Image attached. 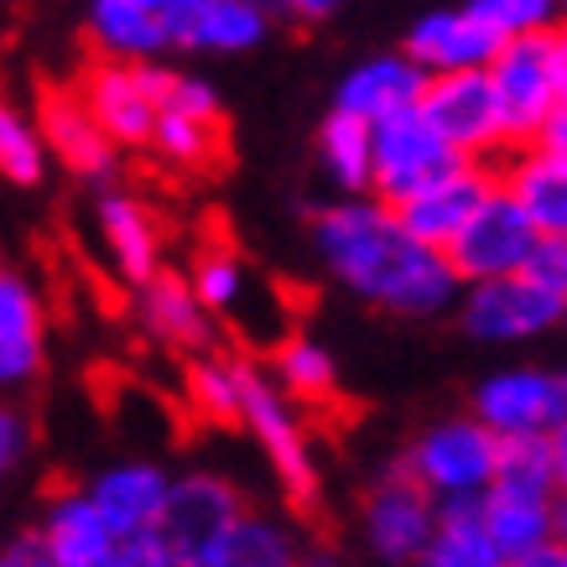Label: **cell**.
I'll return each instance as SVG.
<instances>
[{
	"label": "cell",
	"mask_w": 567,
	"mask_h": 567,
	"mask_svg": "<svg viewBox=\"0 0 567 567\" xmlns=\"http://www.w3.org/2000/svg\"><path fill=\"white\" fill-rule=\"evenodd\" d=\"M505 567H563V542H547V547H536V551H520V557H511Z\"/></svg>",
	"instance_id": "cell-44"
},
{
	"label": "cell",
	"mask_w": 567,
	"mask_h": 567,
	"mask_svg": "<svg viewBox=\"0 0 567 567\" xmlns=\"http://www.w3.org/2000/svg\"><path fill=\"white\" fill-rule=\"evenodd\" d=\"M141 292V323L156 344L177 349V354H204L214 349V312L198 302V292L188 287V276L177 271H156L136 287Z\"/></svg>",
	"instance_id": "cell-16"
},
{
	"label": "cell",
	"mask_w": 567,
	"mask_h": 567,
	"mask_svg": "<svg viewBox=\"0 0 567 567\" xmlns=\"http://www.w3.org/2000/svg\"><path fill=\"white\" fill-rule=\"evenodd\" d=\"M162 110H183V115H204V121H224V115H219V94H214V89H208L204 79H188V73H173V79H167Z\"/></svg>",
	"instance_id": "cell-38"
},
{
	"label": "cell",
	"mask_w": 567,
	"mask_h": 567,
	"mask_svg": "<svg viewBox=\"0 0 567 567\" xmlns=\"http://www.w3.org/2000/svg\"><path fill=\"white\" fill-rule=\"evenodd\" d=\"M297 567H344V563H339L333 551H312V557H302V563H297Z\"/></svg>",
	"instance_id": "cell-47"
},
{
	"label": "cell",
	"mask_w": 567,
	"mask_h": 567,
	"mask_svg": "<svg viewBox=\"0 0 567 567\" xmlns=\"http://www.w3.org/2000/svg\"><path fill=\"white\" fill-rule=\"evenodd\" d=\"M532 240H536V224L520 214V204L499 188V177H495V188L480 198V208H474L464 219V229L447 240L443 256H447V266H453V276H458L464 287H474V281H489V276L520 271Z\"/></svg>",
	"instance_id": "cell-6"
},
{
	"label": "cell",
	"mask_w": 567,
	"mask_h": 567,
	"mask_svg": "<svg viewBox=\"0 0 567 567\" xmlns=\"http://www.w3.org/2000/svg\"><path fill=\"white\" fill-rule=\"evenodd\" d=\"M520 276H532L542 292L567 297V229H536L532 250L520 260Z\"/></svg>",
	"instance_id": "cell-36"
},
{
	"label": "cell",
	"mask_w": 567,
	"mask_h": 567,
	"mask_svg": "<svg viewBox=\"0 0 567 567\" xmlns=\"http://www.w3.org/2000/svg\"><path fill=\"white\" fill-rule=\"evenodd\" d=\"M489 89H495L499 121H505V141L526 146L536 136V125L551 115V73H547V37L526 32V37H505L495 48V58L484 63Z\"/></svg>",
	"instance_id": "cell-8"
},
{
	"label": "cell",
	"mask_w": 567,
	"mask_h": 567,
	"mask_svg": "<svg viewBox=\"0 0 567 567\" xmlns=\"http://www.w3.org/2000/svg\"><path fill=\"white\" fill-rule=\"evenodd\" d=\"M271 380L287 395H297L302 406H339V364L328 349H318L312 339H297L287 333L281 344L271 349Z\"/></svg>",
	"instance_id": "cell-28"
},
{
	"label": "cell",
	"mask_w": 567,
	"mask_h": 567,
	"mask_svg": "<svg viewBox=\"0 0 567 567\" xmlns=\"http://www.w3.org/2000/svg\"><path fill=\"white\" fill-rule=\"evenodd\" d=\"M557 536H567V495H563V505H557Z\"/></svg>",
	"instance_id": "cell-50"
},
{
	"label": "cell",
	"mask_w": 567,
	"mask_h": 567,
	"mask_svg": "<svg viewBox=\"0 0 567 567\" xmlns=\"http://www.w3.org/2000/svg\"><path fill=\"white\" fill-rule=\"evenodd\" d=\"M245 516L240 489L219 474H183L167 480L162 511H156L152 532L167 547L173 567H204V557L219 547V536Z\"/></svg>",
	"instance_id": "cell-5"
},
{
	"label": "cell",
	"mask_w": 567,
	"mask_h": 567,
	"mask_svg": "<svg viewBox=\"0 0 567 567\" xmlns=\"http://www.w3.org/2000/svg\"><path fill=\"white\" fill-rule=\"evenodd\" d=\"M505 167H495L499 188L520 204V214L536 224V229H567V162H557L542 146H505L495 156Z\"/></svg>",
	"instance_id": "cell-19"
},
{
	"label": "cell",
	"mask_w": 567,
	"mask_h": 567,
	"mask_svg": "<svg viewBox=\"0 0 567 567\" xmlns=\"http://www.w3.org/2000/svg\"><path fill=\"white\" fill-rule=\"evenodd\" d=\"M17 547H21V557H27V567H52L48 557L37 551V542H32V536H27V542H17Z\"/></svg>",
	"instance_id": "cell-46"
},
{
	"label": "cell",
	"mask_w": 567,
	"mask_h": 567,
	"mask_svg": "<svg viewBox=\"0 0 567 567\" xmlns=\"http://www.w3.org/2000/svg\"><path fill=\"white\" fill-rule=\"evenodd\" d=\"M48 364V308L32 276L0 266V395L32 385Z\"/></svg>",
	"instance_id": "cell-13"
},
{
	"label": "cell",
	"mask_w": 567,
	"mask_h": 567,
	"mask_svg": "<svg viewBox=\"0 0 567 567\" xmlns=\"http://www.w3.org/2000/svg\"><path fill=\"white\" fill-rule=\"evenodd\" d=\"M312 240L328 271L344 281L349 292L375 302L401 318H432L453 308L464 281L453 276L443 250H427L395 224L391 204L380 198H349L339 208H323L312 219Z\"/></svg>",
	"instance_id": "cell-1"
},
{
	"label": "cell",
	"mask_w": 567,
	"mask_h": 567,
	"mask_svg": "<svg viewBox=\"0 0 567 567\" xmlns=\"http://www.w3.org/2000/svg\"><path fill=\"white\" fill-rule=\"evenodd\" d=\"M27 453H32V422L21 406H11L6 395H0V480L11 474V468L27 464Z\"/></svg>",
	"instance_id": "cell-37"
},
{
	"label": "cell",
	"mask_w": 567,
	"mask_h": 567,
	"mask_svg": "<svg viewBox=\"0 0 567 567\" xmlns=\"http://www.w3.org/2000/svg\"><path fill=\"white\" fill-rule=\"evenodd\" d=\"M271 32V17L256 0H188L177 17V48L204 52H245Z\"/></svg>",
	"instance_id": "cell-25"
},
{
	"label": "cell",
	"mask_w": 567,
	"mask_h": 567,
	"mask_svg": "<svg viewBox=\"0 0 567 567\" xmlns=\"http://www.w3.org/2000/svg\"><path fill=\"white\" fill-rule=\"evenodd\" d=\"M416 115H422L453 152H464L468 162H489V167H495V156L511 146V141H505V121H499L495 89H489V73L484 69L427 73L422 100H416Z\"/></svg>",
	"instance_id": "cell-4"
},
{
	"label": "cell",
	"mask_w": 567,
	"mask_h": 567,
	"mask_svg": "<svg viewBox=\"0 0 567 567\" xmlns=\"http://www.w3.org/2000/svg\"><path fill=\"white\" fill-rule=\"evenodd\" d=\"M297 563H302V551H297L292 532L271 516H256V511H245L219 536V547L204 557V567H297Z\"/></svg>",
	"instance_id": "cell-27"
},
{
	"label": "cell",
	"mask_w": 567,
	"mask_h": 567,
	"mask_svg": "<svg viewBox=\"0 0 567 567\" xmlns=\"http://www.w3.org/2000/svg\"><path fill=\"white\" fill-rule=\"evenodd\" d=\"M422 84H427V69H416L406 52H391V58H370L339 84V100L333 110H349L360 121H391L401 110H416L422 100Z\"/></svg>",
	"instance_id": "cell-20"
},
{
	"label": "cell",
	"mask_w": 567,
	"mask_h": 567,
	"mask_svg": "<svg viewBox=\"0 0 567 567\" xmlns=\"http://www.w3.org/2000/svg\"><path fill=\"white\" fill-rule=\"evenodd\" d=\"M79 100L89 104V115L100 121V131L115 146H146L152 141V121H156V100L141 84L136 63H121V58H94L84 73H79Z\"/></svg>",
	"instance_id": "cell-15"
},
{
	"label": "cell",
	"mask_w": 567,
	"mask_h": 567,
	"mask_svg": "<svg viewBox=\"0 0 567 567\" xmlns=\"http://www.w3.org/2000/svg\"><path fill=\"white\" fill-rule=\"evenodd\" d=\"M480 520L489 532V542L505 551V563L520 557V551L557 542V499H526V495H505V489H484Z\"/></svg>",
	"instance_id": "cell-26"
},
{
	"label": "cell",
	"mask_w": 567,
	"mask_h": 567,
	"mask_svg": "<svg viewBox=\"0 0 567 567\" xmlns=\"http://www.w3.org/2000/svg\"><path fill=\"white\" fill-rule=\"evenodd\" d=\"M136 6H146V11H156V17L173 27V42H177V17L188 11V0H136Z\"/></svg>",
	"instance_id": "cell-45"
},
{
	"label": "cell",
	"mask_w": 567,
	"mask_h": 567,
	"mask_svg": "<svg viewBox=\"0 0 567 567\" xmlns=\"http://www.w3.org/2000/svg\"><path fill=\"white\" fill-rule=\"evenodd\" d=\"M468 11L495 37H526L547 32L551 21L563 17V0H468Z\"/></svg>",
	"instance_id": "cell-35"
},
{
	"label": "cell",
	"mask_w": 567,
	"mask_h": 567,
	"mask_svg": "<svg viewBox=\"0 0 567 567\" xmlns=\"http://www.w3.org/2000/svg\"><path fill=\"white\" fill-rule=\"evenodd\" d=\"M532 146H542V152H551L557 162H567V104H551V115L536 125Z\"/></svg>",
	"instance_id": "cell-41"
},
{
	"label": "cell",
	"mask_w": 567,
	"mask_h": 567,
	"mask_svg": "<svg viewBox=\"0 0 567 567\" xmlns=\"http://www.w3.org/2000/svg\"><path fill=\"white\" fill-rule=\"evenodd\" d=\"M0 567H27V557H21V547H11V551H0Z\"/></svg>",
	"instance_id": "cell-49"
},
{
	"label": "cell",
	"mask_w": 567,
	"mask_h": 567,
	"mask_svg": "<svg viewBox=\"0 0 567 567\" xmlns=\"http://www.w3.org/2000/svg\"><path fill=\"white\" fill-rule=\"evenodd\" d=\"M563 318H567V297H563Z\"/></svg>",
	"instance_id": "cell-52"
},
{
	"label": "cell",
	"mask_w": 567,
	"mask_h": 567,
	"mask_svg": "<svg viewBox=\"0 0 567 567\" xmlns=\"http://www.w3.org/2000/svg\"><path fill=\"white\" fill-rule=\"evenodd\" d=\"M89 42L100 48V58H121V63L162 58L167 48H177L173 27L136 0H89Z\"/></svg>",
	"instance_id": "cell-24"
},
{
	"label": "cell",
	"mask_w": 567,
	"mask_h": 567,
	"mask_svg": "<svg viewBox=\"0 0 567 567\" xmlns=\"http://www.w3.org/2000/svg\"><path fill=\"white\" fill-rule=\"evenodd\" d=\"M416 567H505V551L480 520V495L432 499V536L416 551Z\"/></svg>",
	"instance_id": "cell-21"
},
{
	"label": "cell",
	"mask_w": 567,
	"mask_h": 567,
	"mask_svg": "<svg viewBox=\"0 0 567 567\" xmlns=\"http://www.w3.org/2000/svg\"><path fill=\"white\" fill-rule=\"evenodd\" d=\"M563 11H567V0H563Z\"/></svg>",
	"instance_id": "cell-53"
},
{
	"label": "cell",
	"mask_w": 567,
	"mask_h": 567,
	"mask_svg": "<svg viewBox=\"0 0 567 567\" xmlns=\"http://www.w3.org/2000/svg\"><path fill=\"white\" fill-rule=\"evenodd\" d=\"M84 495L115 536L152 532L156 511H162V495H167V474L136 458V464H115V468H104V474H94Z\"/></svg>",
	"instance_id": "cell-22"
},
{
	"label": "cell",
	"mask_w": 567,
	"mask_h": 567,
	"mask_svg": "<svg viewBox=\"0 0 567 567\" xmlns=\"http://www.w3.org/2000/svg\"><path fill=\"white\" fill-rule=\"evenodd\" d=\"M464 162L468 156L453 152L416 110H401L391 121L370 125V198H380L391 208L401 198L422 193L427 183H437V177L458 173Z\"/></svg>",
	"instance_id": "cell-3"
},
{
	"label": "cell",
	"mask_w": 567,
	"mask_h": 567,
	"mask_svg": "<svg viewBox=\"0 0 567 567\" xmlns=\"http://www.w3.org/2000/svg\"><path fill=\"white\" fill-rule=\"evenodd\" d=\"M563 567H567V542H563Z\"/></svg>",
	"instance_id": "cell-51"
},
{
	"label": "cell",
	"mask_w": 567,
	"mask_h": 567,
	"mask_svg": "<svg viewBox=\"0 0 567 567\" xmlns=\"http://www.w3.org/2000/svg\"><path fill=\"white\" fill-rule=\"evenodd\" d=\"M489 188H495V167L489 162H464L458 173H447L437 183H427L422 193H412V198H401L391 214L412 240H422L427 250H447V240L464 229V219L480 208V198Z\"/></svg>",
	"instance_id": "cell-14"
},
{
	"label": "cell",
	"mask_w": 567,
	"mask_h": 567,
	"mask_svg": "<svg viewBox=\"0 0 567 567\" xmlns=\"http://www.w3.org/2000/svg\"><path fill=\"white\" fill-rule=\"evenodd\" d=\"M547 73H551V94H557V104H567V11L557 21H551L547 32Z\"/></svg>",
	"instance_id": "cell-40"
},
{
	"label": "cell",
	"mask_w": 567,
	"mask_h": 567,
	"mask_svg": "<svg viewBox=\"0 0 567 567\" xmlns=\"http://www.w3.org/2000/svg\"><path fill=\"white\" fill-rule=\"evenodd\" d=\"M563 323V297L542 292L532 276H489L464 297V328L484 344H520Z\"/></svg>",
	"instance_id": "cell-9"
},
{
	"label": "cell",
	"mask_w": 567,
	"mask_h": 567,
	"mask_svg": "<svg viewBox=\"0 0 567 567\" xmlns=\"http://www.w3.org/2000/svg\"><path fill=\"white\" fill-rule=\"evenodd\" d=\"M183 391H188V406L198 422H208V427H240V375H235V360H224L214 349L188 354Z\"/></svg>",
	"instance_id": "cell-29"
},
{
	"label": "cell",
	"mask_w": 567,
	"mask_h": 567,
	"mask_svg": "<svg viewBox=\"0 0 567 567\" xmlns=\"http://www.w3.org/2000/svg\"><path fill=\"white\" fill-rule=\"evenodd\" d=\"M104 567H173V557L156 542V532H131V536H115Z\"/></svg>",
	"instance_id": "cell-39"
},
{
	"label": "cell",
	"mask_w": 567,
	"mask_h": 567,
	"mask_svg": "<svg viewBox=\"0 0 567 567\" xmlns=\"http://www.w3.org/2000/svg\"><path fill=\"white\" fill-rule=\"evenodd\" d=\"M318 152H323L328 177L344 193L370 188V121L349 115V110H328L323 131H318Z\"/></svg>",
	"instance_id": "cell-32"
},
{
	"label": "cell",
	"mask_w": 567,
	"mask_h": 567,
	"mask_svg": "<svg viewBox=\"0 0 567 567\" xmlns=\"http://www.w3.org/2000/svg\"><path fill=\"white\" fill-rule=\"evenodd\" d=\"M339 6H344V0H287V17H297V21H328Z\"/></svg>",
	"instance_id": "cell-43"
},
{
	"label": "cell",
	"mask_w": 567,
	"mask_h": 567,
	"mask_svg": "<svg viewBox=\"0 0 567 567\" xmlns=\"http://www.w3.org/2000/svg\"><path fill=\"white\" fill-rule=\"evenodd\" d=\"M48 173V146L37 136V121L0 100V177H11L17 188H37Z\"/></svg>",
	"instance_id": "cell-34"
},
{
	"label": "cell",
	"mask_w": 567,
	"mask_h": 567,
	"mask_svg": "<svg viewBox=\"0 0 567 567\" xmlns=\"http://www.w3.org/2000/svg\"><path fill=\"white\" fill-rule=\"evenodd\" d=\"M32 542L52 567H104V557L115 547V532L104 526V516L89 505L84 489H63V495L48 499Z\"/></svg>",
	"instance_id": "cell-18"
},
{
	"label": "cell",
	"mask_w": 567,
	"mask_h": 567,
	"mask_svg": "<svg viewBox=\"0 0 567 567\" xmlns=\"http://www.w3.org/2000/svg\"><path fill=\"white\" fill-rule=\"evenodd\" d=\"M100 240L110 250V266L141 287L146 276L162 271V235H156L152 208L131 193H104L100 198Z\"/></svg>",
	"instance_id": "cell-23"
},
{
	"label": "cell",
	"mask_w": 567,
	"mask_h": 567,
	"mask_svg": "<svg viewBox=\"0 0 567 567\" xmlns=\"http://www.w3.org/2000/svg\"><path fill=\"white\" fill-rule=\"evenodd\" d=\"M260 11H266V17H287V0H256Z\"/></svg>",
	"instance_id": "cell-48"
},
{
	"label": "cell",
	"mask_w": 567,
	"mask_h": 567,
	"mask_svg": "<svg viewBox=\"0 0 567 567\" xmlns=\"http://www.w3.org/2000/svg\"><path fill=\"white\" fill-rule=\"evenodd\" d=\"M152 152H162L177 167H214L224 162V121L183 115V110H156L152 121Z\"/></svg>",
	"instance_id": "cell-31"
},
{
	"label": "cell",
	"mask_w": 567,
	"mask_h": 567,
	"mask_svg": "<svg viewBox=\"0 0 567 567\" xmlns=\"http://www.w3.org/2000/svg\"><path fill=\"white\" fill-rule=\"evenodd\" d=\"M547 453H551V474H557V495H567V416L547 432Z\"/></svg>",
	"instance_id": "cell-42"
},
{
	"label": "cell",
	"mask_w": 567,
	"mask_h": 567,
	"mask_svg": "<svg viewBox=\"0 0 567 567\" xmlns=\"http://www.w3.org/2000/svg\"><path fill=\"white\" fill-rule=\"evenodd\" d=\"M474 416L495 437H520V432H551L567 416V375L547 370H505L489 375L474 395Z\"/></svg>",
	"instance_id": "cell-11"
},
{
	"label": "cell",
	"mask_w": 567,
	"mask_h": 567,
	"mask_svg": "<svg viewBox=\"0 0 567 567\" xmlns=\"http://www.w3.org/2000/svg\"><path fill=\"white\" fill-rule=\"evenodd\" d=\"M364 536H370V551L391 567H412L422 542L432 536V495L416 484L406 458L385 468L364 499Z\"/></svg>",
	"instance_id": "cell-10"
},
{
	"label": "cell",
	"mask_w": 567,
	"mask_h": 567,
	"mask_svg": "<svg viewBox=\"0 0 567 567\" xmlns=\"http://www.w3.org/2000/svg\"><path fill=\"white\" fill-rule=\"evenodd\" d=\"M489 489H505V495H526V499H557V474H551L547 432H520V437H499Z\"/></svg>",
	"instance_id": "cell-30"
},
{
	"label": "cell",
	"mask_w": 567,
	"mask_h": 567,
	"mask_svg": "<svg viewBox=\"0 0 567 567\" xmlns=\"http://www.w3.org/2000/svg\"><path fill=\"white\" fill-rule=\"evenodd\" d=\"M235 375H240V427H250L260 437V447H266V458H271L287 499H292L302 516H312L323 484H318V464H312L308 432L297 422L292 401H287V391L271 380V370L256 360H235Z\"/></svg>",
	"instance_id": "cell-2"
},
{
	"label": "cell",
	"mask_w": 567,
	"mask_h": 567,
	"mask_svg": "<svg viewBox=\"0 0 567 567\" xmlns=\"http://www.w3.org/2000/svg\"><path fill=\"white\" fill-rule=\"evenodd\" d=\"M37 136L48 146V156H58L69 173L89 177V183H104L115 173L121 146L100 131V121L89 115V104L79 100V89H63V84L42 89V100H37Z\"/></svg>",
	"instance_id": "cell-12"
},
{
	"label": "cell",
	"mask_w": 567,
	"mask_h": 567,
	"mask_svg": "<svg viewBox=\"0 0 567 567\" xmlns=\"http://www.w3.org/2000/svg\"><path fill=\"white\" fill-rule=\"evenodd\" d=\"M505 37H495L474 11H427L406 32V58L427 73H453V69H484Z\"/></svg>",
	"instance_id": "cell-17"
},
{
	"label": "cell",
	"mask_w": 567,
	"mask_h": 567,
	"mask_svg": "<svg viewBox=\"0 0 567 567\" xmlns=\"http://www.w3.org/2000/svg\"><path fill=\"white\" fill-rule=\"evenodd\" d=\"M495 447L499 437L484 427L480 416H453V422H437V427L416 437L412 453H406V468L432 499L484 495L489 474H495Z\"/></svg>",
	"instance_id": "cell-7"
},
{
	"label": "cell",
	"mask_w": 567,
	"mask_h": 567,
	"mask_svg": "<svg viewBox=\"0 0 567 567\" xmlns=\"http://www.w3.org/2000/svg\"><path fill=\"white\" fill-rule=\"evenodd\" d=\"M188 287L198 292V302H204L214 318H240L245 308V287H250V271H245V260L235 256V250H224V245H208V250H198V260H193V276Z\"/></svg>",
	"instance_id": "cell-33"
}]
</instances>
